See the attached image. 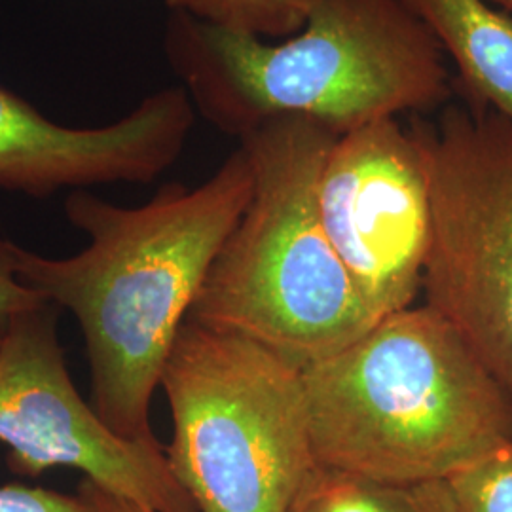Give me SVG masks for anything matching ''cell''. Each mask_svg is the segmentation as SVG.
I'll list each match as a JSON object with an SVG mask.
<instances>
[{"mask_svg": "<svg viewBox=\"0 0 512 512\" xmlns=\"http://www.w3.org/2000/svg\"><path fill=\"white\" fill-rule=\"evenodd\" d=\"M488 2L494 4L495 8H499V10H503V12L512 16V0H488Z\"/></svg>", "mask_w": 512, "mask_h": 512, "instance_id": "e0dca14e", "label": "cell"}, {"mask_svg": "<svg viewBox=\"0 0 512 512\" xmlns=\"http://www.w3.org/2000/svg\"><path fill=\"white\" fill-rule=\"evenodd\" d=\"M336 137L310 120L279 118L239 139L253 167L251 202L188 315L302 370L376 323L317 209L319 171Z\"/></svg>", "mask_w": 512, "mask_h": 512, "instance_id": "277c9868", "label": "cell"}, {"mask_svg": "<svg viewBox=\"0 0 512 512\" xmlns=\"http://www.w3.org/2000/svg\"><path fill=\"white\" fill-rule=\"evenodd\" d=\"M458 67L465 103L512 124V16L488 0H403Z\"/></svg>", "mask_w": 512, "mask_h": 512, "instance_id": "30bf717a", "label": "cell"}, {"mask_svg": "<svg viewBox=\"0 0 512 512\" xmlns=\"http://www.w3.org/2000/svg\"><path fill=\"white\" fill-rule=\"evenodd\" d=\"M317 4L319 0H165L169 12L262 40L293 37Z\"/></svg>", "mask_w": 512, "mask_h": 512, "instance_id": "7c38bea8", "label": "cell"}, {"mask_svg": "<svg viewBox=\"0 0 512 512\" xmlns=\"http://www.w3.org/2000/svg\"><path fill=\"white\" fill-rule=\"evenodd\" d=\"M0 512H82L76 494L67 495L42 486H0Z\"/></svg>", "mask_w": 512, "mask_h": 512, "instance_id": "9a60e30c", "label": "cell"}, {"mask_svg": "<svg viewBox=\"0 0 512 512\" xmlns=\"http://www.w3.org/2000/svg\"><path fill=\"white\" fill-rule=\"evenodd\" d=\"M196 109L183 86L148 95L103 128H67L0 86V190L48 198L99 184H148L183 154Z\"/></svg>", "mask_w": 512, "mask_h": 512, "instance_id": "9c48e42d", "label": "cell"}, {"mask_svg": "<svg viewBox=\"0 0 512 512\" xmlns=\"http://www.w3.org/2000/svg\"><path fill=\"white\" fill-rule=\"evenodd\" d=\"M456 512H512V442L446 480Z\"/></svg>", "mask_w": 512, "mask_h": 512, "instance_id": "4fadbf2b", "label": "cell"}, {"mask_svg": "<svg viewBox=\"0 0 512 512\" xmlns=\"http://www.w3.org/2000/svg\"><path fill=\"white\" fill-rule=\"evenodd\" d=\"M160 387L165 454L198 512H291L317 465L300 366L186 319Z\"/></svg>", "mask_w": 512, "mask_h": 512, "instance_id": "5b68a950", "label": "cell"}, {"mask_svg": "<svg viewBox=\"0 0 512 512\" xmlns=\"http://www.w3.org/2000/svg\"><path fill=\"white\" fill-rule=\"evenodd\" d=\"M59 308L44 302L0 329V442L14 473L71 467L156 512H198L160 442L116 435L71 380Z\"/></svg>", "mask_w": 512, "mask_h": 512, "instance_id": "52a82bcc", "label": "cell"}, {"mask_svg": "<svg viewBox=\"0 0 512 512\" xmlns=\"http://www.w3.org/2000/svg\"><path fill=\"white\" fill-rule=\"evenodd\" d=\"M165 52L194 109L238 139L279 118L342 135L440 110L456 90L439 42L403 0H319L281 42L171 12Z\"/></svg>", "mask_w": 512, "mask_h": 512, "instance_id": "7a4b0ae2", "label": "cell"}, {"mask_svg": "<svg viewBox=\"0 0 512 512\" xmlns=\"http://www.w3.org/2000/svg\"><path fill=\"white\" fill-rule=\"evenodd\" d=\"M251 194L253 167L239 145L205 183L165 184L139 207L71 192L65 215L88 236L76 255L16 245L19 279L78 321L92 406L116 435L160 442L150 406L165 363Z\"/></svg>", "mask_w": 512, "mask_h": 512, "instance_id": "6da1fadb", "label": "cell"}, {"mask_svg": "<svg viewBox=\"0 0 512 512\" xmlns=\"http://www.w3.org/2000/svg\"><path fill=\"white\" fill-rule=\"evenodd\" d=\"M76 497L82 512H156L126 495L114 494L88 478L80 480Z\"/></svg>", "mask_w": 512, "mask_h": 512, "instance_id": "2e32d148", "label": "cell"}, {"mask_svg": "<svg viewBox=\"0 0 512 512\" xmlns=\"http://www.w3.org/2000/svg\"><path fill=\"white\" fill-rule=\"evenodd\" d=\"M315 461L397 484L444 482L512 442V401L456 330L410 306L302 370Z\"/></svg>", "mask_w": 512, "mask_h": 512, "instance_id": "3957f363", "label": "cell"}, {"mask_svg": "<svg viewBox=\"0 0 512 512\" xmlns=\"http://www.w3.org/2000/svg\"><path fill=\"white\" fill-rule=\"evenodd\" d=\"M425 152L433 230L421 291L512 401V124L450 101L410 124Z\"/></svg>", "mask_w": 512, "mask_h": 512, "instance_id": "8992f818", "label": "cell"}, {"mask_svg": "<svg viewBox=\"0 0 512 512\" xmlns=\"http://www.w3.org/2000/svg\"><path fill=\"white\" fill-rule=\"evenodd\" d=\"M44 300L29 289L16 270V243L0 238V329L23 311L33 310Z\"/></svg>", "mask_w": 512, "mask_h": 512, "instance_id": "5bb4252c", "label": "cell"}, {"mask_svg": "<svg viewBox=\"0 0 512 512\" xmlns=\"http://www.w3.org/2000/svg\"><path fill=\"white\" fill-rule=\"evenodd\" d=\"M317 209L372 317L414 306L433 230L429 169L414 129L395 116L338 135L319 171Z\"/></svg>", "mask_w": 512, "mask_h": 512, "instance_id": "ba28073f", "label": "cell"}, {"mask_svg": "<svg viewBox=\"0 0 512 512\" xmlns=\"http://www.w3.org/2000/svg\"><path fill=\"white\" fill-rule=\"evenodd\" d=\"M291 512H456L444 482L397 484L315 465Z\"/></svg>", "mask_w": 512, "mask_h": 512, "instance_id": "8fae6325", "label": "cell"}]
</instances>
